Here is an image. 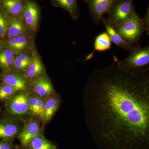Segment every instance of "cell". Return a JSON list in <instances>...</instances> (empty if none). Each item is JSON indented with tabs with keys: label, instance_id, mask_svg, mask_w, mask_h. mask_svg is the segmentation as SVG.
Here are the masks:
<instances>
[{
	"label": "cell",
	"instance_id": "obj_12",
	"mask_svg": "<svg viewBox=\"0 0 149 149\" xmlns=\"http://www.w3.org/2000/svg\"><path fill=\"white\" fill-rule=\"evenodd\" d=\"M30 88L34 94L44 99L56 93L53 85L47 74L31 82Z\"/></svg>",
	"mask_w": 149,
	"mask_h": 149
},
{
	"label": "cell",
	"instance_id": "obj_8",
	"mask_svg": "<svg viewBox=\"0 0 149 149\" xmlns=\"http://www.w3.org/2000/svg\"><path fill=\"white\" fill-rule=\"evenodd\" d=\"M42 135L40 120L34 117L26 121L20 129L17 138L20 142L22 147L25 148L32 139Z\"/></svg>",
	"mask_w": 149,
	"mask_h": 149
},
{
	"label": "cell",
	"instance_id": "obj_15",
	"mask_svg": "<svg viewBox=\"0 0 149 149\" xmlns=\"http://www.w3.org/2000/svg\"><path fill=\"white\" fill-rule=\"evenodd\" d=\"M102 22L104 25L107 33L109 35L112 42L114 43L118 47L122 48L123 49L130 52L133 50L139 45H130L126 42L116 32L109 22L108 21L107 19L104 17L102 19Z\"/></svg>",
	"mask_w": 149,
	"mask_h": 149
},
{
	"label": "cell",
	"instance_id": "obj_18",
	"mask_svg": "<svg viewBox=\"0 0 149 149\" xmlns=\"http://www.w3.org/2000/svg\"><path fill=\"white\" fill-rule=\"evenodd\" d=\"M54 7L63 9L70 15L73 20H78L80 10L77 0H50Z\"/></svg>",
	"mask_w": 149,
	"mask_h": 149
},
{
	"label": "cell",
	"instance_id": "obj_11",
	"mask_svg": "<svg viewBox=\"0 0 149 149\" xmlns=\"http://www.w3.org/2000/svg\"><path fill=\"white\" fill-rule=\"evenodd\" d=\"M45 75H46V73L45 66L41 57L35 49L32 52L31 61L24 75L31 83L39 77Z\"/></svg>",
	"mask_w": 149,
	"mask_h": 149
},
{
	"label": "cell",
	"instance_id": "obj_22",
	"mask_svg": "<svg viewBox=\"0 0 149 149\" xmlns=\"http://www.w3.org/2000/svg\"><path fill=\"white\" fill-rule=\"evenodd\" d=\"M15 56L10 50L3 48L0 49V68L2 71L10 70Z\"/></svg>",
	"mask_w": 149,
	"mask_h": 149
},
{
	"label": "cell",
	"instance_id": "obj_13",
	"mask_svg": "<svg viewBox=\"0 0 149 149\" xmlns=\"http://www.w3.org/2000/svg\"><path fill=\"white\" fill-rule=\"evenodd\" d=\"M27 0H0V10L9 18L21 17Z\"/></svg>",
	"mask_w": 149,
	"mask_h": 149
},
{
	"label": "cell",
	"instance_id": "obj_16",
	"mask_svg": "<svg viewBox=\"0 0 149 149\" xmlns=\"http://www.w3.org/2000/svg\"><path fill=\"white\" fill-rule=\"evenodd\" d=\"M61 104L60 97L55 93L45 100L43 122H49L58 109Z\"/></svg>",
	"mask_w": 149,
	"mask_h": 149
},
{
	"label": "cell",
	"instance_id": "obj_24",
	"mask_svg": "<svg viewBox=\"0 0 149 149\" xmlns=\"http://www.w3.org/2000/svg\"><path fill=\"white\" fill-rule=\"evenodd\" d=\"M19 92L12 86L1 83H0V101L5 102Z\"/></svg>",
	"mask_w": 149,
	"mask_h": 149
},
{
	"label": "cell",
	"instance_id": "obj_23",
	"mask_svg": "<svg viewBox=\"0 0 149 149\" xmlns=\"http://www.w3.org/2000/svg\"><path fill=\"white\" fill-rule=\"evenodd\" d=\"M112 42L107 32L99 34L96 37L94 42V49L99 52L109 50L111 48Z\"/></svg>",
	"mask_w": 149,
	"mask_h": 149
},
{
	"label": "cell",
	"instance_id": "obj_20",
	"mask_svg": "<svg viewBox=\"0 0 149 149\" xmlns=\"http://www.w3.org/2000/svg\"><path fill=\"white\" fill-rule=\"evenodd\" d=\"M32 54V52H26L15 55L11 70L19 72L24 75L31 61Z\"/></svg>",
	"mask_w": 149,
	"mask_h": 149
},
{
	"label": "cell",
	"instance_id": "obj_2",
	"mask_svg": "<svg viewBox=\"0 0 149 149\" xmlns=\"http://www.w3.org/2000/svg\"><path fill=\"white\" fill-rule=\"evenodd\" d=\"M113 59L117 68L123 71L132 73L146 71L149 70V46L139 44L126 58L119 60L113 56Z\"/></svg>",
	"mask_w": 149,
	"mask_h": 149
},
{
	"label": "cell",
	"instance_id": "obj_19",
	"mask_svg": "<svg viewBox=\"0 0 149 149\" xmlns=\"http://www.w3.org/2000/svg\"><path fill=\"white\" fill-rule=\"evenodd\" d=\"M27 34L32 33L29 32L27 27L25 26L22 19L21 17L10 19L6 40L18 35Z\"/></svg>",
	"mask_w": 149,
	"mask_h": 149
},
{
	"label": "cell",
	"instance_id": "obj_10",
	"mask_svg": "<svg viewBox=\"0 0 149 149\" xmlns=\"http://www.w3.org/2000/svg\"><path fill=\"white\" fill-rule=\"evenodd\" d=\"M115 0H83L88 6L94 23L99 24L102 22L104 15L108 14Z\"/></svg>",
	"mask_w": 149,
	"mask_h": 149
},
{
	"label": "cell",
	"instance_id": "obj_3",
	"mask_svg": "<svg viewBox=\"0 0 149 149\" xmlns=\"http://www.w3.org/2000/svg\"><path fill=\"white\" fill-rule=\"evenodd\" d=\"M113 27L126 42L132 45L139 44L146 30L142 19L135 11L122 24Z\"/></svg>",
	"mask_w": 149,
	"mask_h": 149
},
{
	"label": "cell",
	"instance_id": "obj_9",
	"mask_svg": "<svg viewBox=\"0 0 149 149\" xmlns=\"http://www.w3.org/2000/svg\"><path fill=\"white\" fill-rule=\"evenodd\" d=\"M0 80L1 83L10 85L18 91L26 92L30 88L31 83L24 74L11 70L2 71Z\"/></svg>",
	"mask_w": 149,
	"mask_h": 149
},
{
	"label": "cell",
	"instance_id": "obj_25",
	"mask_svg": "<svg viewBox=\"0 0 149 149\" xmlns=\"http://www.w3.org/2000/svg\"><path fill=\"white\" fill-rule=\"evenodd\" d=\"M9 20L10 19L0 10V40L2 42L6 40Z\"/></svg>",
	"mask_w": 149,
	"mask_h": 149
},
{
	"label": "cell",
	"instance_id": "obj_7",
	"mask_svg": "<svg viewBox=\"0 0 149 149\" xmlns=\"http://www.w3.org/2000/svg\"><path fill=\"white\" fill-rule=\"evenodd\" d=\"M41 10L38 3L35 0H27L21 18L29 32L34 35L38 31Z\"/></svg>",
	"mask_w": 149,
	"mask_h": 149
},
{
	"label": "cell",
	"instance_id": "obj_29",
	"mask_svg": "<svg viewBox=\"0 0 149 149\" xmlns=\"http://www.w3.org/2000/svg\"><path fill=\"white\" fill-rule=\"evenodd\" d=\"M1 108L0 107V113H1Z\"/></svg>",
	"mask_w": 149,
	"mask_h": 149
},
{
	"label": "cell",
	"instance_id": "obj_27",
	"mask_svg": "<svg viewBox=\"0 0 149 149\" xmlns=\"http://www.w3.org/2000/svg\"><path fill=\"white\" fill-rule=\"evenodd\" d=\"M149 8L148 7V9H147L146 14L145 15V17L142 19L144 25L146 27V30L149 31Z\"/></svg>",
	"mask_w": 149,
	"mask_h": 149
},
{
	"label": "cell",
	"instance_id": "obj_17",
	"mask_svg": "<svg viewBox=\"0 0 149 149\" xmlns=\"http://www.w3.org/2000/svg\"><path fill=\"white\" fill-rule=\"evenodd\" d=\"M45 99L35 94H29L28 106L30 114L43 122L44 116V104Z\"/></svg>",
	"mask_w": 149,
	"mask_h": 149
},
{
	"label": "cell",
	"instance_id": "obj_26",
	"mask_svg": "<svg viewBox=\"0 0 149 149\" xmlns=\"http://www.w3.org/2000/svg\"><path fill=\"white\" fill-rule=\"evenodd\" d=\"M13 140H0V149H14Z\"/></svg>",
	"mask_w": 149,
	"mask_h": 149
},
{
	"label": "cell",
	"instance_id": "obj_14",
	"mask_svg": "<svg viewBox=\"0 0 149 149\" xmlns=\"http://www.w3.org/2000/svg\"><path fill=\"white\" fill-rule=\"evenodd\" d=\"M21 128L18 122L7 117L0 119V140H14Z\"/></svg>",
	"mask_w": 149,
	"mask_h": 149
},
{
	"label": "cell",
	"instance_id": "obj_1",
	"mask_svg": "<svg viewBox=\"0 0 149 149\" xmlns=\"http://www.w3.org/2000/svg\"><path fill=\"white\" fill-rule=\"evenodd\" d=\"M85 126L101 149H149V70L132 73L116 62L94 70L83 91Z\"/></svg>",
	"mask_w": 149,
	"mask_h": 149
},
{
	"label": "cell",
	"instance_id": "obj_4",
	"mask_svg": "<svg viewBox=\"0 0 149 149\" xmlns=\"http://www.w3.org/2000/svg\"><path fill=\"white\" fill-rule=\"evenodd\" d=\"M28 91H19L5 102L6 117L17 122L31 115L28 106Z\"/></svg>",
	"mask_w": 149,
	"mask_h": 149
},
{
	"label": "cell",
	"instance_id": "obj_28",
	"mask_svg": "<svg viewBox=\"0 0 149 149\" xmlns=\"http://www.w3.org/2000/svg\"><path fill=\"white\" fill-rule=\"evenodd\" d=\"M2 48V42L0 40V49Z\"/></svg>",
	"mask_w": 149,
	"mask_h": 149
},
{
	"label": "cell",
	"instance_id": "obj_21",
	"mask_svg": "<svg viewBox=\"0 0 149 149\" xmlns=\"http://www.w3.org/2000/svg\"><path fill=\"white\" fill-rule=\"evenodd\" d=\"M26 149H58L52 142L46 139L42 135L35 137L28 144Z\"/></svg>",
	"mask_w": 149,
	"mask_h": 149
},
{
	"label": "cell",
	"instance_id": "obj_30",
	"mask_svg": "<svg viewBox=\"0 0 149 149\" xmlns=\"http://www.w3.org/2000/svg\"></svg>",
	"mask_w": 149,
	"mask_h": 149
},
{
	"label": "cell",
	"instance_id": "obj_6",
	"mask_svg": "<svg viewBox=\"0 0 149 149\" xmlns=\"http://www.w3.org/2000/svg\"><path fill=\"white\" fill-rule=\"evenodd\" d=\"M34 36L32 34H24L6 39L3 42L2 48L10 50L15 55L32 53L36 49Z\"/></svg>",
	"mask_w": 149,
	"mask_h": 149
},
{
	"label": "cell",
	"instance_id": "obj_5",
	"mask_svg": "<svg viewBox=\"0 0 149 149\" xmlns=\"http://www.w3.org/2000/svg\"><path fill=\"white\" fill-rule=\"evenodd\" d=\"M134 11L133 0H115L109 11L107 19L114 27L123 23Z\"/></svg>",
	"mask_w": 149,
	"mask_h": 149
}]
</instances>
